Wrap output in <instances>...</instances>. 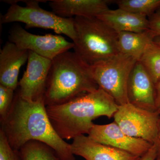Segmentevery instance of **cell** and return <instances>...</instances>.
<instances>
[{
  "instance_id": "cell-22",
  "label": "cell",
  "mask_w": 160,
  "mask_h": 160,
  "mask_svg": "<svg viewBox=\"0 0 160 160\" xmlns=\"http://www.w3.org/2000/svg\"><path fill=\"white\" fill-rule=\"evenodd\" d=\"M149 30L154 38L160 37V9L148 18Z\"/></svg>"
},
{
  "instance_id": "cell-17",
  "label": "cell",
  "mask_w": 160,
  "mask_h": 160,
  "mask_svg": "<svg viewBox=\"0 0 160 160\" xmlns=\"http://www.w3.org/2000/svg\"><path fill=\"white\" fill-rule=\"evenodd\" d=\"M18 152L21 160H61L54 149L37 140L28 141Z\"/></svg>"
},
{
  "instance_id": "cell-1",
  "label": "cell",
  "mask_w": 160,
  "mask_h": 160,
  "mask_svg": "<svg viewBox=\"0 0 160 160\" xmlns=\"http://www.w3.org/2000/svg\"><path fill=\"white\" fill-rule=\"evenodd\" d=\"M1 123V129L13 150L18 151L28 141L37 140L54 149L61 160H75L71 144L61 138L52 125L44 100L29 102L18 92L7 116Z\"/></svg>"
},
{
  "instance_id": "cell-6",
  "label": "cell",
  "mask_w": 160,
  "mask_h": 160,
  "mask_svg": "<svg viewBox=\"0 0 160 160\" xmlns=\"http://www.w3.org/2000/svg\"><path fill=\"white\" fill-rule=\"evenodd\" d=\"M138 61L120 52L113 57L90 66L99 88L107 92L118 106L129 103L128 80Z\"/></svg>"
},
{
  "instance_id": "cell-20",
  "label": "cell",
  "mask_w": 160,
  "mask_h": 160,
  "mask_svg": "<svg viewBox=\"0 0 160 160\" xmlns=\"http://www.w3.org/2000/svg\"><path fill=\"white\" fill-rule=\"evenodd\" d=\"M15 90L0 85V117L1 122L5 119L13 102Z\"/></svg>"
},
{
  "instance_id": "cell-26",
  "label": "cell",
  "mask_w": 160,
  "mask_h": 160,
  "mask_svg": "<svg viewBox=\"0 0 160 160\" xmlns=\"http://www.w3.org/2000/svg\"><path fill=\"white\" fill-rule=\"evenodd\" d=\"M153 41L158 45L160 46V37H157L155 38Z\"/></svg>"
},
{
  "instance_id": "cell-18",
  "label": "cell",
  "mask_w": 160,
  "mask_h": 160,
  "mask_svg": "<svg viewBox=\"0 0 160 160\" xmlns=\"http://www.w3.org/2000/svg\"><path fill=\"white\" fill-rule=\"evenodd\" d=\"M139 62L149 73L154 84L160 79V46L152 41L146 46Z\"/></svg>"
},
{
  "instance_id": "cell-5",
  "label": "cell",
  "mask_w": 160,
  "mask_h": 160,
  "mask_svg": "<svg viewBox=\"0 0 160 160\" xmlns=\"http://www.w3.org/2000/svg\"><path fill=\"white\" fill-rule=\"evenodd\" d=\"M21 2L25 3L26 6L23 7L18 4L10 5L6 13L1 17V23L22 22L26 25V29H51L57 34L67 36L72 42L75 41L76 32L73 18H62L52 12L40 7L39 3L48 1L26 0Z\"/></svg>"
},
{
  "instance_id": "cell-25",
  "label": "cell",
  "mask_w": 160,
  "mask_h": 160,
  "mask_svg": "<svg viewBox=\"0 0 160 160\" xmlns=\"http://www.w3.org/2000/svg\"><path fill=\"white\" fill-rule=\"evenodd\" d=\"M155 145L156 146L157 149V159L160 158V116L158 126V131L157 137L156 141L155 143Z\"/></svg>"
},
{
  "instance_id": "cell-2",
  "label": "cell",
  "mask_w": 160,
  "mask_h": 160,
  "mask_svg": "<svg viewBox=\"0 0 160 160\" xmlns=\"http://www.w3.org/2000/svg\"><path fill=\"white\" fill-rule=\"evenodd\" d=\"M119 106L109 95L99 88L68 102L46 106V109L54 130L64 140L88 134L94 125L93 120L102 116L113 117Z\"/></svg>"
},
{
  "instance_id": "cell-9",
  "label": "cell",
  "mask_w": 160,
  "mask_h": 160,
  "mask_svg": "<svg viewBox=\"0 0 160 160\" xmlns=\"http://www.w3.org/2000/svg\"><path fill=\"white\" fill-rule=\"evenodd\" d=\"M52 60L29 51L27 66L18 82V92L23 99L29 102L44 100Z\"/></svg>"
},
{
  "instance_id": "cell-8",
  "label": "cell",
  "mask_w": 160,
  "mask_h": 160,
  "mask_svg": "<svg viewBox=\"0 0 160 160\" xmlns=\"http://www.w3.org/2000/svg\"><path fill=\"white\" fill-rule=\"evenodd\" d=\"M8 39L19 48L52 61L74 47L73 42H69L62 36L50 33L45 35L32 34L18 24L12 26L9 30Z\"/></svg>"
},
{
  "instance_id": "cell-27",
  "label": "cell",
  "mask_w": 160,
  "mask_h": 160,
  "mask_svg": "<svg viewBox=\"0 0 160 160\" xmlns=\"http://www.w3.org/2000/svg\"><path fill=\"white\" fill-rule=\"evenodd\" d=\"M156 160H160V158L157 159Z\"/></svg>"
},
{
  "instance_id": "cell-23",
  "label": "cell",
  "mask_w": 160,
  "mask_h": 160,
  "mask_svg": "<svg viewBox=\"0 0 160 160\" xmlns=\"http://www.w3.org/2000/svg\"><path fill=\"white\" fill-rule=\"evenodd\" d=\"M157 155L156 146L153 144L149 151L142 157L141 160H156L157 158Z\"/></svg>"
},
{
  "instance_id": "cell-12",
  "label": "cell",
  "mask_w": 160,
  "mask_h": 160,
  "mask_svg": "<svg viewBox=\"0 0 160 160\" xmlns=\"http://www.w3.org/2000/svg\"><path fill=\"white\" fill-rule=\"evenodd\" d=\"M74 155L86 160H141L140 157L96 142L85 135L75 138L71 144Z\"/></svg>"
},
{
  "instance_id": "cell-13",
  "label": "cell",
  "mask_w": 160,
  "mask_h": 160,
  "mask_svg": "<svg viewBox=\"0 0 160 160\" xmlns=\"http://www.w3.org/2000/svg\"><path fill=\"white\" fill-rule=\"evenodd\" d=\"M29 50L7 42L0 52V85L15 90L21 67L28 61Z\"/></svg>"
},
{
  "instance_id": "cell-11",
  "label": "cell",
  "mask_w": 160,
  "mask_h": 160,
  "mask_svg": "<svg viewBox=\"0 0 160 160\" xmlns=\"http://www.w3.org/2000/svg\"><path fill=\"white\" fill-rule=\"evenodd\" d=\"M127 93L130 104L141 109L156 111L154 82L139 61L136 63L129 76Z\"/></svg>"
},
{
  "instance_id": "cell-19",
  "label": "cell",
  "mask_w": 160,
  "mask_h": 160,
  "mask_svg": "<svg viewBox=\"0 0 160 160\" xmlns=\"http://www.w3.org/2000/svg\"><path fill=\"white\" fill-rule=\"evenodd\" d=\"M119 9L149 17L160 9V0H118Z\"/></svg>"
},
{
  "instance_id": "cell-10",
  "label": "cell",
  "mask_w": 160,
  "mask_h": 160,
  "mask_svg": "<svg viewBox=\"0 0 160 160\" xmlns=\"http://www.w3.org/2000/svg\"><path fill=\"white\" fill-rule=\"evenodd\" d=\"M88 136L98 142L140 157L146 154L153 145L142 139L127 135L114 122L106 125L94 124Z\"/></svg>"
},
{
  "instance_id": "cell-4",
  "label": "cell",
  "mask_w": 160,
  "mask_h": 160,
  "mask_svg": "<svg viewBox=\"0 0 160 160\" xmlns=\"http://www.w3.org/2000/svg\"><path fill=\"white\" fill-rule=\"evenodd\" d=\"M74 52L91 66L120 53L118 33L97 18H73Z\"/></svg>"
},
{
  "instance_id": "cell-24",
  "label": "cell",
  "mask_w": 160,
  "mask_h": 160,
  "mask_svg": "<svg viewBox=\"0 0 160 160\" xmlns=\"http://www.w3.org/2000/svg\"><path fill=\"white\" fill-rule=\"evenodd\" d=\"M155 105L156 111L160 115V79L155 84Z\"/></svg>"
},
{
  "instance_id": "cell-3",
  "label": "cell",
  "mask_w": 160,
  "mask_h": 160,
  "mask_svg": "<svg viewBox=\"0 0 160 160\" xmlns=\"http://www.w3.org/2000/svg\"><path fill=\"white\" fill-rule=\"evenodd\" d=\"M98 88L90 66L75 52L67 51L52 61L44 102L61 105Z\"/></svg>"
},
{
  "instance_id": "cell-15",
  "label": "cell",
  "mask_w": 160,
  "mask_h": 160,
  "mask_svg": "<svg viewBox=\"0 0 160 160\" xmlns=\"http://www.w3.org/2000/svg\"><path fill=\"white\" fill-rule=\"evenodd\" d=\"M97 18L117 33L122 32H142L149 30L147 17L119 8L109 9Z\"/></svg>"
},
{
  "instance_id": "cell-21",
  "label": "cell",
  "mask_w": 160,
  "mask_h": 160,
  "mask_svg": "<svg viewBox=\"0 0 160 160\" xmlns=\"http://www.w3.org/2000/svg\"><path fill=\"white\" fill-rule=\"evenodd\" d=\"M0 160H21L18 151L9 145L2 129H0Z\"/></svg>"
},
{
  "instance_id": "cell-16",
  "label": "cell",
  "mask_w": 160,
  "mask_h": 160,
  "mask_svg": "<svg viewBox=\"0 0 160 160\" xmlns=\"http://www.w3.org/2000/svg\"><path fill=\"white\" fill-rule=\"evenodd\" d=\"M118 33L120 52L139 61L146 46L154 38L149 30L142 32H122Z\"/></svg>"
},
{
  "instance_id": "cell-7",
  "label": "cell",
  "mask_w": 160,
  "mask_h": 160,
  "mask_svg": "<svg viewBox=\"0 0 160 160\" xmlns=\"http://www.w3.org/2000/svg\"><path fill=\"white\" fill-rule=\"evenodd\" d=\"M160 115L138 108L130 103L119 106L115 113V122L127 135L155 144L157 137Z\"/></svg>"
},
{
  "instance_id": "cell-14",
  "label": "cell",
  "mask_w": 160,
  "mask_h": 160,
  "mask_svg": "<svg viewBox=\"0 0 160 160\" xmlns=\"http://www.w3.org/2000/svg\"><path fill=\"white\" fill-rule=\"evenodd\" d=\"M109 0H52L49 1L52 12L66 18L72 17L98 18L109 9Z\"/></svg>"
}]
</instances>
